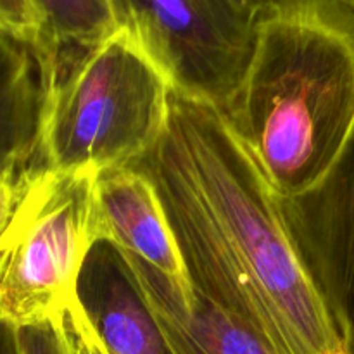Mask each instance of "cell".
Here are the masks:
<instances>
[{"label":"cell","instance_id":"obj_1","mask_svg":"<svg viewBox=\"0 0 354 354\" xmlns=\"http://www.w3.org/2000/svg\"><path fill=\"white\" fill-rule=\"evenodd\" d=\"M154 185L194 289L275 354H351L290 235L282 197L216 106L171 88Z\"/></svg>","mask_w":354,"mask_h":354},{"label":"cell","instance_id":"obj_2","mask_svg":"<svg viewBox=\"0 0 354 354\" xmlns=\"http://www.w3.org/2000/svg\"><path fill=\"white\" fill-rule=\"evenodd\" d=\"M277 194L313 189L354 124V9L275 0L256 16L248 68L220 109Z\"/></svg>","mask_w":354,"mask_h":354},{"label":"cell","instance_id":"obj_3","mask_svg":"<svg viewBox=\"0 0 354 354\" xmlns=\"http://www.w3.org/2000/svg\"><path fill=\"white\" fill-rule=\"evenodd\" d=\"M171 85L133 37L116 28L48 69L40 166L62 173L131 166L161 137Z\"/></svg>","mask_w":354,"mask_h":354},{"label":"cell","instance_id":"obj_4","mask_svg":"<svg viewBox=\"0 0 354 354\" xmlns=\"http://www.w3.org/2000/svg\"><path fill=\"white\" fill-rule=\"evenodd\" d=\"M97 171L31 166L0 234V322H59L76 299L80 273L99 241Z\"/></svg>","mask_w":354,"mask_h":354},{"label":"cell","instance_id":"obj_5","mask_svg":"<svg viewBox=\"0 0 354 354\" xmlns=\"http://www.w3.org/2000/svg\"><path fill=\"white\" fill-rule=\"evenodd\" d=\"M123 28L169 82L190 99L223 109L237 90L256 16L235 0H109Z\"/></svg>","mask_w":354,"mask_h":354},{"label":"cell","instance_id":"obj_6","mask_svg":"<svg viewBox=\"0 0 354 354\" xmlns=\"http://www.w3.org/2000/svg\"><path fill=\"white\" fill-rule=\"evenodd\" d=\"M283 214L349 351L354 354V124L324 178Z\"/></svg>","mask_w":354,"mask_h":354},{"label":"cell","instance_id":"obj_7","mask_svg":"<svg viewBox=\"0 0 354 354\" xmlns=\"http://www.w3.org/2000/svg\"><path fill=\"white\" fill-rule=\"evenodd\" d=\"M99 241H109L168 277L185 294L192 283L151 180L135 166L100 171L95 182Z\"/></svg>","mask_w":354,"mask_h":354},{"label":"cell","instance_id":"obj_8","mask_svg":"<svg viewBox=\"0 0 354 354\" xmlns=\"http://www.w3.org/2000/svg\"><path fill=\"white\" fill-rule=\"evenodd\" d=\"M124 256L173 354H275L251 330L204 299L194 287L190 294H185L147 263L130 252Z\"/></svg>","mask_w":354,"mask_h":354},{"label":"cell","instance_id":"obj_9","mask_svg":"<svg viewBox=\"0 0 354 354\" xmlns=\"http://www.w3.org/2000/svg\"><path fill=\"white\" fill-rule=\"evenodd\" d=\"M47 85L33 45L0 33V175H21L38 156Z\"/></svg>","mask_w":354,"mask_h":354},{"label":"cell","instance_id":"obj_10","mask_svg":"<svg viewBox=\"0 0 354 354\" xmlns=\"http://www.w3.org/2000/svg\"><path fill=\"white\" fill-rule=\"evenodd\" d=\"M40 19L35 50L50 69L61 59L76 57L116 31L109 0H31Z\"/></svg>","mask_w":354,"mask_h":354},{"label":"cell","instance_id":"obj_11","mask_svg":"<svg viewBox=\"0 0 354 354\" xmlns=\"http://www.w3.org/2000/svg\"><path fill=\"white\" fill-rule=\"evenodd\" d=\"M0 33L30 44L40 41V19L31 0H0Z\"/></svg>","mask_w":354,"mask_h":354},{"label":"cell","instance_id":"obj_12","mask_svg":"<svg viewBox=\"0 0 354 354\" xmlns=\"http://www.w3.org/2000/svg\"><path fill=\"white\" fill-rule=\"evenodd\" d=\"M61 325L69 354H109L83 311L78 296L62 315Z\"/></svg>","mask_w":354,"mask_h":354},{"label":"cell","instance_id":"obj_13","mask_svg":"<svg viewBox=\"0 0 354 354\" xmlns=\"http://www.w3.org/2000/svg\"><path fill=\"white\" fill-rule=\"evenodd\" d=\"M61 320L16 327L19 354H69Z\"/></svg>","mask_w":354,"mask_h":354},{"label":"cell","instance_id":"obj_14","mask_svg":"<svg viewBox=\"0 0 354 354\" xmlns=\"http://www.w3.org/2000/svg\"><path fill=\"white\" fill-rule=\"evenodd\" d=\"M23 175H0V234L9 223L21 196Z\"/></svg>","mask_w":354,"mask_h":354},{"label":"cell","instance_id":"obj_15","mask_svg":"<svg viewBox=\"0 0 354 354\" xmlns=\"http://www.w3.org/2000/svg\"><path fill=\"white\" fill-rule=\"evenodd\" d=\"M0 354H19L16 327L0 322Z\"/></svg>","mask_w":354,"mask_h":354},{"label":"cell","instance_id":"obj_16","mask_svg":"<svg viewBox=\"0 0 354 354\" xmlns=\"http://www.w3.org/2000/svg\"><path fill=\"white\" fill-rule=\"evenodd\" d=\"M242 9H245L248 12H251L252 16H258L265 7H268L270 3L275 2V0H235Z\"/></svg>","mask_w":354,"mask_h":354},{"label":"cell","instance_id":"obj_17","mask_svg":"<svg viewBox=\"0 0 354 354\" xmlns=\"http://www.w3.org/2000/svg\"><path fill=\"white\" fill-rule=\"evenodd\" d=\"M342 2H344V3H348L349 7H353V9H354V0H342Z\"/></svg>","mask_w":354,"mask_h":354}]
</instances>
